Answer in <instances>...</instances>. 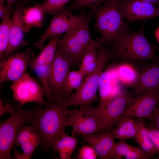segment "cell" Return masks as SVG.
<instances>
[{
	"label": "cell",
	"mask_w": 159,
	"mask_h": 159,
	"mask_svg": "<svg viewBox=\"0 0 159 159\" xmlns=\"http://www.w3.org/2000/svg\"><path fill=\"white\" fill-rule=\"evenodd\" d=\"M67 106L65 103L37 104L25 109V123L39 133L42 145L53 148L56 142L66 133Z\"/></svg>",
	"instance_id": "1"
},
{
	"label": "cell",
	"mask_w": 159,
	"mask_h": 159,
	"mask_svg": "<svg viewBox=\"0 0 159 159\" xmlns=\"http://www.w3.org/2000/svg\"><path fill=\"white\" fill-rule=\"evenodd\" d=\"M145 23L144 21L137 32L129 29L122 33L112 44V56L126 62L159 61L156 54L159 47L150 43L144 36Z\"/></svg>",
	"instance_id": "2"
},
{
	"label": "cell",
	"mask_w": 159,
	"mask_h": 159,
	"mask_svg": "<svg viewBox=\"0 0 159 159\" xmlns=\"http://www.w3.org/2000/svg\"><path fill=\"white\" fill-rule=\"evenodd\" d=\"M92 13L95 15L94 26L100 35L97 41L101 45H112L122 33L129 29L118 0H107Z\"/></svg>",
	"instance_id": "3"
},
{
	"label": "cell",
	"mask_w": 159,
	"mask_h": 159,
	"mask_svg": "<svg viewBox=\"0 0 159 159\" xmlns=\"http://www.w3.org/2000/svg\"><path fill=\"white\" fill-rule=\"evenodd\" d=\"M97 63L94 70L86 76L80 87L70 95L65 104L67 106H81L99 101L97 96L100 76L112 56L111 51L105 47H100Z\"/></svg>",
	"instance_id": "4"
},
{
	"label": "cell",
	"mask_w": 159,
	"mask_h": 159,
	"mask_svg": "<svg viewBox=\"0 0 159 159\" xmlns=\"http://www.w3.org/2000/svg\"><path fill=\"white\" fill-rule=\"evenodd\" d=\"M76 107L73 109H67V127L72 128L73 135L78 136L101 132L98 116L97 107L91 104Z\"/></svg>",
	"instance_id": "5"
},
{
	"label": "cell",
	"mask_w": 159,
	"mask_h": 159,
	"mask_svg": "<svg viewBox=\"0 0 159 159\" xmlns=\"http://www.w3.org/2000/svg\"><path fill=\"white\" fill-rule=\"evenodd\" d=\"M74 63L68 55L57 48L48 78L52 103H65L62 98L63 84L69 69Z\"/></svg>",
	"instance_id": "6"
},
{
	"label": "cell",
	"mask_w": 159,
	"mask_h": 159,
	"mask_svg": "<svg viewBox=\"0 0 159 159\" xmlns=\"http://www.w3.org/2000/svg\"><path fill=\"white\" fill-rule=\"evenodd\" d=\"M36 56L30 48L22 52L13 53L0 60V85L4 82H13L24 74L31 62Z\"/></svg>",
	"instance_id": "7"
},
{
	"label": "cell",
	"mask_w": 159,
	"mask_h": 159,
	"mask_svg": "<svg viewBox=\"0 0 159 159\" xmlns=\"http://www.w3.org/2000/svg\"><path fill=\"white\" fill-rule=\"evenodd\" d=\"M25 110L19 107L5 120L0 123V159L13 158L11 152L17 131L25 123Z\"/></svg>",
	"instance_id": "8"
},
{
	"label": "cell",
	"mask_w": 159,
	"mask_h": 159,
	"mask_svg": "<svg viewBox=\"0 0 159 159\" xmlns=\"http://www.w3.org/2000/svg\"><path fill=\"white\" fill-rule=\"evenodd\" d=\"M13 92V100L18 102L21 107L26 103L34 102L45 105L43 87L28 73H25L10 86Z\"/></svg>",
	"instance_id": "9"
},
{
	"label": "cell",
	"mask_w": 159,
	"mask_h": 159,
	"mask_svg": "<svg viewBox=\"0 0 159 159\" xmlns=\"http://www.w3.org/2000/svg\"><path fill=\"white\" fill-rule=\"evenodd\" d=\"M88 18L83 11L78 15L73 14L64 8L53 15L50 24L44 32L38 39L34 45L42 50L44 43L48 38L66 32L68 30Z\"/></svg>",
	"instance_id": "10"
},
{
	"label": "cell",
	"mask_w": 159,
	"mask_h": 159,
	"mask_svg": "<svg viewBox=\"0 0 159 159\" xmlns=\"http://www.w3.org/2000/svg\"><path fill=\"white\" fill-rule=\"evenodd\" d=\"M132 93L121 90L118 95L103 109L98 111V119L101 132L110 131L113 125L119 120L130 101Z\"/></svg>",
	"instance_id": "11"
},
{
	"label": "cell",
	"mask_w": 159,
	"mask_h": 159,
	"mask_svg": "<svg viewBox=\"0 0 159 159\" xmlns=\"http://www.w3.org/2000/svg\"><path fill=\"white\" fill-rule=\"evenodd\" d=\"M159 99V93L150 90L133 97L119 120L124 117L148 119L156 107Z\"/></svg>",
	"instance_id": "12"
},
{
	"label": "cell",
	"mask_w": 159,
	"mask_h": 159,
	"mask_svg": "<svg viewBox=\"0 0 159 159\" xmlns=\"http://www.w3.org/2000/svg\"><path fill=\"white\" fill-rule=\"evenodd\" d=\"M13 15L11 19L10 35L7 47L0 56V60L29 44L25 39L22 19L24 8L20 2L15 1Z\"/></svg>",
	"instance_id": "13"
},
{
	"label": "cell",
	"mask_w": 159,
	"mask_h": 159,
	"mask_svg": "<svg viewBox=\"0 0 159 159\" xmlns=\"http://www.w3.org/2000/svg\"><path fill=\"white\" fill-rule=\"evenodd\" d=\"M119 1L125 18L129 22L159 17V8L150 3L138 0Z\"/></svg>",
	"instance_id": "14"
},
{
	"label": "cell",
	"mask_w": 159,
	"mask_h": 159,
	"mask_svg": "<svg viewBox=\"0 0 159 159\" xmlns=\"http://www.w3.org/2000/svg\"><path fill=\"white\" fill-rule=\"evenodd\" d=\"M130 87L133 95L137 96L147 90L159 93V61L146 64Z\"/></svg>",
	"instance_id": "15"
},
{
	"label": "cell",
	"mask_w": 159,
	"mask_h": 159,
	"mask_svg": "<svg viewBox=\"0 0 159 159\" xmlns=\"http://www.w3.org/2000/svg\"><path fill=\"white\" fill-rule=\"evenodd\" d=\"M91 146L100 159H109L114 145L115 137L111 131L79 136Z\"/></svg>",
	"instance_id": "16"
},
{
	"label": "cell",
	"mask_w": 159,
	"mask_h": 159,
	"mask_svg": "<svg viewBox=\"0 0 159 159\" xmlns=\"http://www.w3.org/2000/svg\"><path fill=\"white\" fill-rule=\"evenodd\" d=\"M74 26L68 30L59 40L57 48L68 55L74 63L82 61L89 47L84 46L76 37Z\"/></svg>",
	"instance_id": "17"
},
{
	"label": "cell",
	"mask_w": 159,
	"mask_h": 159,
	"mask_svg": "<svg viewBox=\"0 0 159 159\" xmlns=\"http://www.w3.org/2000/svg\"><path fill=\"white\" fill-rule=\"evenodd\" d=\"M112 70L108 69L101 74L99 81V104L98 111L103 109L119 94L121 90L115 87L113 84Z\"/></svg>",
	"instance_id": "18"
},
{
	"label": "cell",
	"mask_w": 159,
	"mask_h": 159,
	"mask_svg": "<svg viewBox=\"0 0 159 159\" xmlns=\"http://www.w3.org/2000/svg\"><path fill=\"white\" fill-rule=\"evenodd\" d=\"M151 158L140 148L130 145L125 140H120L115 143L109 159H148Z\"/></svg>",
	"instance_id": "19"
},
{
	"label": "cell",
	"mask_w": 159,
	"mask_h": 159,
	"mask_svg": "<svg viewBox=\"0 0 159 159\" xmlns=\"http://www.w3.org/2000/svg\"><path fill=\"white\" fill-rule=\"evenodd\" d=\"M63 35L62 34H58L50 38L47 45L44 47L39 54L31 62L29 65L31 68L37 66L47 65L52 63L58 42Z\"/></svg>",
	"instance_id": "20"
},
{
	"label": "cell",
	"mask_w": 159,
	"mask_h": 159,
	"mask_svg": "<svg viewBox=\"0 0 159 159\" xmlns=\"http://www.w3.org/2000/svg\"><path fill=\"white\" fill-rule=\"evenodd\" d=\"M45 13L37 5L24 8L22 19L25 32H29L33 27H41Z\"/></svg>",
	"instance_id": "21"
},
{
	"label": "cell",
	"mask_w": 159,
	"mask_h": 159,
	"mask_svg": "<svg viewBox=\"0 0 159 159\" xmlns=\"http://www.w3.org/2000/svg\"><path fill=\"white\" fill-rule=\"evenodd\" d=\"M138 126L137 122L131 118L124 117L119 121L116 128L112 132L115 138L120 140L135 137L137 133Z\"/></svg>",
	"instance_id": "22"
},
{
	"label": "cell",
	"mask_w": 159,
	"mask_h": 159,
	"mask_svg": "<svg viewBox=\"0 0 159 159\" xmlns=\"http://www.w3.org/2000/svg\"><path fill=\"white\" fill-rule=\"evenodd\" d=\"M137 122L138 130L135 138L140 148L151 157H152L157 154H159L158 150L149 135L147 127H146L142 121H140Z\"/></svg>",
	"instance_id": "23"
},
{
	"label": "cell",
	"mask_w": 159,
	"mask_h": 159,
	"mask_svg": "<svg viewBox=\"0 0 159 159\" xmlns=\"http://www.w3.org/2000/svg\"><path fill=\"white\" fill-rule=\"evenodd\" d=\"M79 143L75 136L65 134L55 143L53 149L57 152L60 159H72V156Z\"/></svg>",
	"instance_id": "24"
},
{
	"label": "cell",
	"mask_w": 159,
	"mask_h": 159,
	"mask_svg": "<svg viewBox=\"0 0 159 159\" xmlns=\"http://www.w3.org/2000/svg\"><path fill=\"white\" fill-rule=\"evenodd\" d=\"M85 77L84 74L79 69L69 71L62 87V98L65 103L72 91L80 87Z\"/></svg>",
	"instance_id": "25"
},
{
	"label": "cell",
	"mask_w": 159,
	"mask_h": 159,
	"mask_svg": "<svg viewBox=\"0 0 159 159\" xmlns=\"http://www.w3.org/2000/svg\"><path fill=\"white\" fill-rule=\"evenodd\" d=\"M34 143L39 146L42 145L40 137L36 130L32 126L22 125L16 134L15 143L16 146H19L27 142Z\"/></svg>",
	"instance_id": "26"
},
{
	"label": "cell",
	"mask_w": 159,
	"mask_h": 159,
	"mask_svg": "<svg viewBox=\"0 0 159 159\" xmlns=\"http://www.w3.org/2000/svg\"><path fill=\"white\" fill-rule=\"evenodd\" d=\"M99 47L95 45H91L84 55L79 69L85 77L92 72L96 67L97 54V49Z\"/></svg>",
	"instance_id": "27"
},
{
	"label": "cell",
	"mask_w": 159,
	"mask_h": 159,
	"mask_svg": "<svg viewBox=\"0 0 159 159\" xmlns=\"http://www.w3.org/2000/svg\"><path fill=\"white\" fill-rule=\"evenodd\" d=\"M116 68V71L119 80L125 85L130 87L137 80L139 72L131 65L123 64Z\"/></svg>",
	"instance_id": "28"
},
{
	"label": "cell",
	"mask_w": 159,
	"mask_h": 159,
	"mask_svg": "<svg viewBox=\"0 0 159 159\" xmlns=\"http://www.w3.org/2000/svg\"><path fill=\"white\" fill-rule=\"evenodd\" d=\"M51 64L47 65L37 66L31 68L36 73L42 82L44 96L47 100V104L52 103V96L48 83V76Z\"/></svg>",
	"instance_id": "29"
},
{
	"label": "cell",
	"mask_w": 159,
	"mask_h": 159,
	"mask_svg": "<svg viewBox=\"0 0 159 159\" xmlns=\"http://www.w3.org/2000/svg\"><path fill=\"white\" fill-rule=\"evenodd\" d=\"M11 14H9L0 24V56L6 50L9 42L11 24Z\"/></svg>",
	"instance_id": "30"
},
{
	"label": "cell",
	"mask_w": 159,
	"mask_h": 159,
	"mask_svg": "<svg viewBox=\"0 0 159 159\" xmlns=\"http://www.w3.org/2000/svg\"><path fill=\"white\" fill-rule=\"evenodd\" d=\"M72 0H45L43 3L37 5L44 12L55 15L60 11Z\"/></svg>",
	"instance_id": "31"
},
{
	"label": "cell",
	"mask_w": 159,
	"mask_h": 159,
	"mask_svg": "<svg viewBox=\"0 0 159 159\" xmlns=\"http://www.w3.org/2000/svg\"><path fill=\"white\" fill-rule=\"evenodd\" d=\"M107 0H74L71 5L67 8L70 12L78 9L84 7L90 8L92 13L100 7L102 4Z\"/></svg>",
	"instance_id": "32"
},
{
	"label": "cell",
	"mask_w": 159,
	"mask_h": 159,
	"mask_svg": "<svg viewBox=\"0 0 159 159\" xmlns=\"http://www.w3.org/2000/svg\"><path fill=\"white\" fill-rule=\"evenodd\" d=\"M39 145L33 142H27L22 144L20 146L23 151L22 153L18 152L14 147V159H29L37 148Z\"/></svg>",
	"instance_id": "33"
},
{
	"label": "cell",
	"mask_w": 159,
	"mask_h": 159,
	"mask_svg": "<svg viewBox=\"0 0 159 159\" xmlns=\"http://www.w3.org/2000/svg\"><path fill=\"white\" fill-rule=\"evenodd\" d=\"M79 159H96L98 156L94 149L89 145H82L77 155Z\"/></svg>",
	"instance_id": "34"
},
{
	"label": "cell",
	"mask_w": 159,
	"mask_h": 159,
	"mask_svg": "<svg viewBox=\"0 0 159 159\" xmlns=\"http://www.w3.org/2000/svg\"><path fill=\"white\" fill-rule=\"evenodd\" d=\"M148 119L150 123V126L159 130V106L154 109Z\"/></svg>",
	"instance_id": "35"
},
{
	"label": "cell",
	"mask_w": 159,
	"mask_h": 159,
	"mask_svg": "<svg viewBox=\"0 0 159 159\" xmlns=\"http://www.w3.org/2000/svg\"><path fill=\"white\" fill-rule=\"evenodd\" d=\"M147 128L151 140L159 152V130L150 126Z\"/></svg>",
	"instance_id": "36"
},
{
	"label": "cell",
	"mask_w": 159,
	"mask_h": 159,
	"mask_svg": "<svg viewBox=\"0 0 159 159\" xmlns=\"http://www.w3.org/2000/svg\"><path fill=\"white\" fill-rule=\"evenodd\" d=\"M14 108L10 104H5L0 100V117L6 113H12Z\"/></svg>",
	"instance_id": "37"
},
{
	"label": "cell",
	"mask_w": 159,
	"mask_h": 159,
	"mask_svg": "<svg viewBox=\"0 0 159 159\" xmlns=\"http://www.w3.org/2000/svg\"><path fill=\"white\" fill-rule=\"evenodd\" d=\"M11 12L8 10L6 5L4 2H0V18L2 19Z\"/></svg>",
	"instance_id": "38"
},
{
	"label": "cell",
	"mask_w": 159,
	"mask_h": 159,
	"mask_svg": "<svg viewBox=\"0 0 159 159\" xmlns=\"http://www.w3.org/2000/svg\"><path fill=\"white\" fill-rule=\"evenodd\" d=\"M119 1L125 0H118ZM150 3L155 6L159 8V0H138Z\"/></svg>",
	"instance_id": "39"
},
{
	"label": "cell",
	"mask_w": 159,
	"mask_h": 159,
	"mask_svg": "<svg viewBox=\"0 0 159 159\" xmlns=\"http://www.w3.org/2000/svg\"><path fill=\"white\" fill-rule=\"evenodd\" d=\"M6 6L9 11L11 12V10L13 5L15 2L16 0H6Z\"/></svg>",
	"instance_id": "40"
},
{
	"label": "cell",
	"mask_w": 159,
	"mask_h": 159,
	"mask_svg": "<svg viewBox=\"0 0 159 159\" xmlns=\"http://www.w3.org/2000/svg\"><path fill=\"white\" fill-rule=\"evenodd\" d=\"M155 34L156 38L159 43V26L158 27L155 32Z\"/></svg>",
	"instance_id": "41"
},
{
	"label": "cell",
	"mask_w": 159,
	"mask_h": 159,
	"mask_svg": "<svg viewBox=\"0 0 159 159\" xmlns=\"http://www.w3.org/2000/svg\"><path fill=\"white\" fill-rule=\"evenodd\" d=\"M159 106V100H158V102L157 103V105H156V107H157L158 106Z\"/></svg>",
	"instance_id": "42"
},
{
	"label": "cell",
	"mask_w": 159,
	"mask_h": 159,
	"mask_svg": "<svg viewBox=\"0 0 159 159\" xmlns=\"http://www.w3.org/2000/svg\"><path fill=\"white\" fill-rule=\"evenodd\" d=\"M4 0H0V2H4Z\"/></svg>",
	"instance_id": "43"
},
{
	"label": "cell",
	"mask_w": 159,
	"mask_h": 159,
	"mask_svg": "<svg viewBox=\"0 0 159 159\" xmlns=\"http://www.w3.org/2000/svg\"><path fill=\"white\" fill-rule=\"evenodd\" d=\"M156 158H157V159H159V154H158V157H157Z\"/></svg>",
	"instance_id": "44"
}]
</instances>
